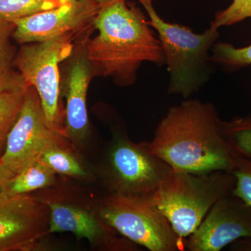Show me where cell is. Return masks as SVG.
Here are the masks:
<instances>
[{"label": "cell", "instance_id": "obj_1", "mask_svg": "<svg viewBox=\"0 0 251 251\" xmlns=\"http://www.w3.org/2000/svg\"><path fill=\"white\" fill-rule=\"evenodd\" d=\"M221 122L212 103L186 100L169 108L150 148L173 171L232 173L239 153L225 136Z\"/></svg>", "mask_w": 251, "mask_h": 251}, {"label": "cell", "instance_id": "obj_2", "mask_svg": "<svg viewBox=\"0 0 251 251\" xmlns=\"http://www.w3.org/2000/svg\"><path fill=\"white\" fill-rule=\"evenodd\" d=\"M97 35L86 42V52L94 75L112 77L127 87L136 81L145 62L166 64L161 42L148 18L138 6L126 0H108L94 21Z\"/></svg>", "mask_w": 251, "mask_h": 251}, {"label": "cell", "instance_id": "obj_3", "mask_svg": "<svg viewBox=\"0 0 251 251\" xmlns=\"http://www.w3.org/2000/svg\"><path fill=\"white\" fill-rule=\"evenodd\" d=\"M138 1L161 44L170 74L168 93L188 98L209 80L211 50L219 40V28L210 25L202 34H197L184 25L164 21L155 10L152 0Z\"/></svg>", "mask_w": 251, "mask_h": 251}, {"label": "cell", "instance_id": "obj_4", "mask_svg": "<svg viewBox=\"0 0 251 251\" xmlns=\"http://www.w3.org/2000/svg\"><path fill=\"white\" fill-rule=\"evenodd\" d=\"M234 185L235 177L229 172L194 174L173 171L151 195V199L186 248L188 238L212 206L231 194Z\"/></svg>", "mask_w": 251, "mask_h": 251}, {"label": "cell", "instance_id": "obj_5", "mask_svg": "<svg viewBox=\"0 0 251 251\" xmlns=\"http://www.w3.org/2000/svg\"><path fill=\"white\" fill-rule=\"evenodd\" d=\"M173 169L153 153L150 142L136 143L123 130L115 132L107 145L100 175L108 194H152Z\"/></svg>", "mask_w": 251, "mask_h": 251}, {"label": "cell", "instance_id": "obj_6", "mask_svg": "<svg viewBox=\"0 0 251 251\" xmlns=\"http://www.w3.org/2000/svg\"><path fill=\"white\" fill-rule=\"evenodd\" d=\"M151 195L108 194L97 207V214L115 232L150 251H186Z\"/></svg>", "mask_w": 251, "mask_h": 251}, {"label": "cell", "instance_id": "obj_7", "mask_svg": "<svg viewBox=\"0 0 251 251\" xmlns=\"http://www.w3.org/2000/svg\"><path fill=\"white\" fill-rule=\"evenodd\" d=\"M73 35L23 44L14 65L25 82L34 87L49 126L64 131L61 125L59 64L72 54Z\"/></svg>", "mask_w": 251, "mask_h": 251}, {"label": "cell", "instance_id": "obj_8", "mask_svg": "<svg viewBox=\"0 0 251 251\" xmlns=\"http://www.w3.org/2000/svg\"><path fill=\"white\" fill-rule=\"evenodd\" d=\"M63 130L49 126L34 87L29 86L22 106L10 129L0 161L13 176L39 159L48 145ZM65 135V134H64Z\"/></svg>", "mask_w": 251, "mask_h": 251}, {"label": "cell", "instance_id": "obj_9", "mask_svg": "<svg viewBox=\"0 0 251 251\" xmlns=\"http://www.w3.org/2000/svg\"><path fill=\"white\" fill-rule=\"evenodd\" d=\"M105 2L75 0L53 9L14 21L13 39L20 44L49 40L58 36L75 35L94 23Z\"/></svg>", "mask_w": 251, "mask_h": 251}, {"label": "cell", "instance_id": "obj_10", "mask_svg": "<svg viewBox=\"0 0 251 251\" xmlns=\"http://www.w3.org/2000/svg\"><path fill=\"white\" fill-rule=\"evenodd\" d=\"M243 238H251V206L231 194L212 206L186 242V251H220Z\"/></svg>", "mask_w": 251, "mask_h": 251}, {"label": "cell", "instance_id": "obj_11", "mask_svg": "<svg viewBox=\"0 0 251 251\" xmlns=\"http://www.w3.org/2000/svg\"><path fill=\"white\" fill-rule=\"evenodd\" d=\"M49 229V208L41 198L0 200V251L32 250Z\"/></svg>", "mask_w": 251, "mask_h": 251}, {"label": "cell", "instance_id": "obj_12", "mask_svg": "<svg viewBox=\"0 0 251 251\" xmlns=\"http://www.w3.org/2000/svg\"><path fill=\"white\" fill-rule=\"evenodd\" d=\"M49 210V233L71 232L92 245L110 250L129 249L117 239L115 230L104 224L95 213L74 203L43 199Z\"/></svg>", "mask_w": 251, "mask_h": 251}, {"label": "cell", "instance_id": "obj_13", "mask_svg": "<svg viewBox=\"0 0 251 251\" xmlns=\"http://www.w3.org/2000/svg\"><path fill=\"white\" fill-rule=\"evenodd\" d=\"M86 42L80 52L71 62L65 81V127L64 134L75 144H82L89 133L87 96L92 77L93 68L87 57Z\"/></svg>", "mask_w": 251, "mask_h": 251}, {"label": "cell", "instance_id": "obj_14", "mask_svg": "<svg viewBox=\"0 0 251 251\" xmlns=\"http://www.w3.org/2000/svg\"><path fill=\"white\" fill-rule=\"evenodd\" d=\"M67 139L64 133L57 135L48 145L39 159L56 174L77 179H90V171L72 145L67 143Z\"/></svg>", "mask_w": 251, "mask_h": 251}, {"label": "cell", "instance_id": "obj_15", "mask_svg": "<svg viewBox=\"0 0 251 251\" xmlns=\"http://www.w3.org/2000/svg\"><path fill=\"white\" fill-rule=\"evenodd\" d=\"M29 85L19 73L0 81V156L21 110Z\"/></svg>", "mask_w": 251, "mask_h": 251}, {"label": "cell", "instance_id": "obj_16", "mask_svg": "<svg viewBox=\"0 0 251 251\" xmlns=\"http://www.w3.org/2000/svg\"><path fill=\"white\" fill-rule=\"evenodd\" d=\"M55 179L56 173L40 159L36 160L8 180L0 200L27 195L49 188L55 182Z\"/></svg>", "mask_w": 251, "mask_h": 251}, {"label": "cell", "instance_id": "obj_17", "mask_svg": "<svg viewBox=\"0 0 251 251\" xmlns=\"http://www.w3.org/2000/svg\"><path fill=\"white\" fill-rule=\"evenodd\" d=\"M62 4L59 0H0V18L13 23Z\"/></svg>", "mask_w": 251, "mask_h": 251}, {"label": "cell", "instance_id": "obj_18", "mask_svg": "<svg viewBox=\"0 0 251 251\" xmlns=\"http://www.w3.org/2000/svg\"><path fill=\"white\" fill-rule=\"evenodd\" d=\"M221 128L238 153L251 158V113L221 122Z\"/></svg>", "mask_w": 251, "mask_h": 251}, {"label": "cell", "instance_id": "obj_19", "mask_svg": "<svg viewBox=\"0 0 251 251\" xmlns=\"http://www.w3.org/2000/svg\"><path fill=\"white\" fill-rule=\"evenodd\" d=\"M211 61L229 71L251 65V44L245 47L236 48L229 43L217 41L211 49Z\"/></svg>", "mask_w": 251, "mask_h": 251}, {"label": "cell", "instance_id": "obj_20", "mask_svg": "<svg viewBox=\"0 0 251 251\" xmlns=\"http://www.w3.org/2000/svg\"><path fill=\"white\" fill-rule=\"evenodd\" d=\"M14 31V23L0 18V81L7 78L15 71L14 63L16 53L11 43Z\"/></svg>", "mask_w": 251, "mask_h": 251}, {"label": "cell", "instance_id": "obj_21", "mask_svg": "<svg viewBox=\"0 0 251 251\" xmlns=\"http://www.w3.org/2000/svg\"><path fill=\"white\" fill-rule=\"evenodd\" d=\"M232 173L235 177L232 194L251 206V158L239 154Z\"/></svg>", "mask_w": 251, "mask_h": 251}, {"label": "cell", "instance_id": "obj_22", "mask_svg": "<svg viewBox=\"0 0 251 251\" xmlns=\"http://www.w3.org/2000/svg\"><path fill=\"white\" fill-rule=\"evenodd\" d=\"M251 18V0H233L226 9L218 11L211 25L219 28L233 25Z\"/></svg>", "mask_w": 251, "mask_h": 251}, {"label": "cell", "instance_id": "obj_23", "mask_svg": "<svg viewBox=\"0 0 251 251\" xmlns=\"http://www.w3.org/2000/svg\"><path fill=\"white\" fill-rule=\"evenodd\" d=\"M13 175L8 172L0 161V197H1V193H2L5 185H6L8 180Z\"/></svg>", "mask_w": 251, "mask_h": 251}, {"label": "cell", "instance_id": "obj_24", "mask_svg": "<svg viewBox=\"0 0 251 251\" xmlns=\"http://www.w3.org/2000/svg\"><path fill=\"white\" fill-rule=\"evenodd\" d=\"M245 240L236 241L233 243V249L236 251H251V238H246Z\"/></svg>", "mask_w": 251, "mask_h": 251}, {"label": "cell", "instance_id": "obj_25", "mask_svg": "<svg viewBox=\"0 0 251 251\" xmlns=\"http://www.w3.org/2000/svg\"><path fill=\"white\" fill-rule=\"evenodd\" d=\"M62 1V3L69 2V1H75V0H59ZM98 1H102V2H105V1H108V0H98Z\"/></svg>", "mask_w": 251, "mask_h": 251}]
</instances>
